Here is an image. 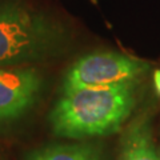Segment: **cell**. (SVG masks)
<instances>
[{
    "label": "cell",
    "instance_id": "6da1fadb",
    "mask_svg": "<svg viewBox=\"0 0 160 160\" xmlns=\"http://www.w3.org/2000/svg\"><path fill=\"white\" fill-rule=\"evenodd\" d=\"M135 86L80 88L63 92L49 123L60 138L88 139L119 131L135 108Z\"/></svg>",
    "mask_w": 160,
    "mask_h": 160
},
{
    "label": "cell",
    "instance_id": "8992f818",
    "mask_svg": "<svg viewBox=\"0 0 160 160\" xmlns=\"http://www.w3.org/2000/svg\"><path fill=\"white\" fill-rule=\"evenodd\" d=\"M24 160H102V151L93 143H56L33 149Z\"/></svg>",
    "mask_w": 160,
    "mask_h": 160
},
{
    "label": "cell",
    "instance_id": "277c9868",
    "mask_svg": "<svg viewBox=\"0 0 160 160\" xmlns=\"http://www.w3.org/2000/svg\"><path fill=\"white\" fill-rule=\"evenodd\" d=\"M43 76L33 67H0V123L22 118L38 102Z\"/></svg>",
    "mask_w": 160,
    "mask_h": 160
},
{
    "label": "cell",
    "instance_id": "52a82bcc",
    "mask_svg": "<svg viewBox=\"0 0 160 160\" xmlns=\"http://www.w3.org/2000/svg\"><path fill=\"white\" fill-rule=\"evenodd\" d=\"M153 86H155V89H156V92L160 96V69L155 71V73H153Z\"/></svg>",
    "mask_w": 160,
    "mask_h": 160
},
{
    "label": "cell",
    "instance_id": "7a4b0ae2",
    "mask_svg": "<svg viewBox=\"0 0 160 160\" xmlns=\"http://www.w3.org/2000/svg\"><path fill=\"white\" fill-rule=\"evenodd\" d=\"M66 29L23 0H0V67H22L58 53Z\"/></svg>",
    "mask_w": 160,
    "mask_h": 160
},
{
    "label": "cell",
    "instance_id": "3957f363",
    "mask_svg": "<svg viewBox=\"0 0 160 160\" xmlns=\"http://www.w3.org/2000/svg\"><path fill=\"white\" fill-rule=\"evenodd\" d=\"M149 63L119 52H92L79 58L63 79V92L80 88L135 86Z\"/></svg>",
    "mask_w": 160,
    "mask_h": 160
},
{
    "label": "cell",
    "instance_id": "5b68a950",
    "mask_svg": "<svg viewBox=\"0 0 160 160\" xmlns=\"http://www.w3.org/2000/svg\"><path fill=\"white\" fill-rule=\"evenodd\" d=\"M120 149V160H160L147 115H140L128 124Z\"/></svg>",
    "mask_w": 160,
    "mask_h": 160
}]
</instances>
